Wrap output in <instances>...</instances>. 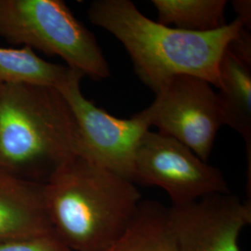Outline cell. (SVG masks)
<instances>
[{"instance_id": "1", "label": "cell", "mask_w": 251, "mask_h": 251, "mask_svg": "<svg viewBox=\"0 0 251 251\" xmlns=\"http://www.w3.org/2000/svg\"><path fill=\"white\" fill-rule=\"evenodd\" d=\"M88 16L90 23L124 46L136 75L153 92L181 75L202 78L218 88L222 57L245 28L236 18L210 32L184 31L146 17L130 0H95Z\"/></svg>"}, {"instance_id": "2", "label": "cell", "mask_w": 251, "mask_h": 251, "mask_svg": "<svg viewBox=\"0 0 251 251\" xmlns=\"http://www.w3.org/2000/svg\"><path fill=\"white\" fill-rule=\"evenodd\" d=\"M51 228L72 251H103L131 223L142 196L135 183L75 155L44 183Z\"/></svg>"}, {"instance_id": "3", "label": "cell", "mask_w": 251, "mask_h": 251, "mask_svg": "<svg viewBox=\"0 0 251 251\" xmlns=\"http://www.w3.org/2000/svg\"><path fill=\"white\" fill-rule=\"evenodd\" d=\"M72 110L56 89L0 84V169L45 183L63 163L81 155Z\"/></svg>"}, {"instance_id": "4", "label": "cell", "mask_w": 251, "mask_h": 251, "mask_svg": "<svg viewBox=\"0 0 251 251\" xmlns=\"http://www.w3.org/2000/svg\"><path fill=\"white\" fill-rule=\"evenodd\" d=\"M0 37L58 56L92 79L110 76L95 36L61 0H0Z\"/></svg>"}, {"instance_id": "5", "label": "cell", "mask_w": 251, "mask_h": 251, "mask_svg": "<svg viewBox=\"0 0 251 251\" xmlns=\"http://www.w3.org/2000/svg\"><path fill=\"white\" fill-rule=\"evenodd\" d=\"M133 183L163 189L171 205L230 193L223 172L170 136L148 130L135 152Z\"/></svg>"}, {"instance_id": "6", "label": "cell", "mask_w": 251, "mask_h": 251, "mask_svg": "<svg viewBox=\"0 0 251 251\" xmlns=\"http://www.w3.org/2000/svg\"><path fill=\"white\" fill-rule=\"evenodd\" d=\"M154 93L155 99L145 109L151 126L207 162L224 125L213 86L197 76L181 75L167 81Z\"/></svg>"}, {"instance_id": "7", "label": "cell", "mask_w": 251, "mask_h": 251, "mask_svg": "<svg viewBox=\"0 0 251 251\" xmlns=\"http://www.w3.org/2000/svg\"><path fill=\"white\" fill-rule=\"evenodd\" d=\"M84 76L75 71L71 79L59 90L76 120L81 156L132 181L135 152L144 135L150 130L149 117L145 109L123 119L97 107L81 91Z\"/></svg>"}, {"instance_id": "8", "label": "cell", "mask_w": 251, "mask_h": 251, "mask_svg": "<svg viewBox=\"0 0 251 251\" xmlns=\"http://www.w3.org/2000/svg\"><path fill=\"white\" fill-rule=\"evenodd\" d=\"M180 251H242L240 234L251 223V202L231 193L214 194L168 207Z\"/></svg>"}, {"instance_id": "9", "label": "cell", "mask_w": 251, "mask_h": 251, "mask_svg": "<svg viewBox=\"0 0 251 251\" xmlns=\"http://www.w3.org/2000/svg\"><path fill=\"white\" fill-rule=\"evenodd\" d=\"M52 231L44 198V183L0 169V244Z\"/></svg>"}, {"instance_id": "10", "label": "cell", "mask_w": 251, "mask_h": 251, "mask_svg": "<svg viewBox=\"0 0 251 251\" xmlns=\"http://www.w3.org/2000/svg\"><path fill=\"white\" fill-rule=\"evenodd\" d=\"M217 96L224 125L233 128L246 144L251 176V61L228 47L219 65Z\"/></svg>"}, {"instance_id": "11", "label": "cell", "mask_w": 251, "mask_h": 251, "mask_svg": "<svg viewBox=\"0 0 251 251\" xmlns=\"http://www.w3.org/2000/svg\"><path fill=\"white\" fill-rule=\"evenodd\" d=\"M103 251H180L172 232L168 207L142 200L125 232Z\"/></svg>"}, {"instance_id": "12", "label": "cell", "mask_w": 251, "mask_h": 251, "mask_svg": "<svg viewBox=\"0 0 251 251\" xmlns=\"http://www.w3.org/2000/svg\"><path fill=\"white\" fill-rule=\"evenodd\" d=\"M75 71L68 66L45 61L28 47H0V84L33 85L60 90Z\"/></svg>"}, {"instance_id": "13", "label": "cell", "mask_w": 251, "mask_h": 251, "mask_svg": "<svg viewBox=\"0 0 251 251\" xmlns=\"http://www.w3.org/2000/svg\"><path fill=\"white\" fill-rule=\"evenodd\" d=\"M157 22L189 31L210 32L225 26L226 0H152Z\"/></svg>"}, {"instance_id": "14", "label": "cell", "mask_w": 251, "mask_h": 251, "mask_svg": "<svg viewBox=\"0 0 251 251\" xmlns=\"http://www.w3.org/2000/svg\"><path fill=\"white\" fill-rule=\"evenodd\" d=\"M0 251H72L53 230L37 236L0 244Z\"/></svg>"}, {"instance_id": "15", "label": "cell", "mask_w": 251, "mask_h": 251, "mask_svg": "<svg viewBox=\"0 0 251 251\" xmlns=\"http://www.w3.org/2000/svg\"><path fill=\"white\" fill-rule=\"evenodd\" d=\"M237 19L242 21L245 28L251 25V2L250 0H234L232 2Z\"/></svg>"}]
</instances>
